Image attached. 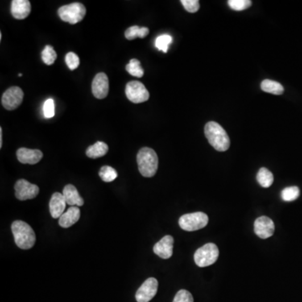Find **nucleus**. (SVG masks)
Returning a JSON list of instances; mask_svg holds the SVG:
<instances>
[{
  "mask_svg": "<svg viewBox=\"0 0 302 302\" xmlns=\"http://www.w3.org/2000/svg\"><path fill=\"white\" fill-rule=\"evenodd\" d=\"M80 216H81V212L78 207L76 206L70 207L68 210L64 212L59 218V225L64 229L70 228L76 224V222H78Z\"/></svg>",
  "mask_w": 302,
  "mask_h": 302,
  "instance_id": "17",
  "label": "nucleus"
},
{
  "mask_svg": "<svg viewBox=\"0 0 302 302\" xmlns=\"http://www.w3.org/2000/svg\"><path fill=\"white\" fill-rule=\"evenodd\" d=\"M229 7L235 11H242L251 7L252 2L250 0H229L228 1Z\"/></svg>",
  "mask_w": 302,
  "mask_h": 302,
  "instance_id": "28",
  "label": "nucleus"
},
{
  "mask_svg": "<svg viewBox=\"0 0 302 302\" xmlns=\"http://www.w3.org/2000/svg\"><path fill=\"white\" fill-rule=\"evenodd\" d=\"M261 89L264 92L274 95H281L284 92V88L279 83L266 79L261 83Z\"/></svg>",
  "mask_w": 302,
  "mask_h": 302,
  "instance_id": "20",
  "label": "nucleus"
},
{
  "mask_svg": "<svg viewBox=\"0 0 302 302\" xmlns=\"http://www.w3.org/2000/svg\"><path fill=\"white\" fill-rule=\"evenodd\" d=\"M3 145V129L0 128V148L2 147Z\"/></svg>",
  "mask_w": 302,
  "mask_h": 302,
  "instance_id": "33",
  "label": "nucleus"
},
{
  "mask_svg": "<svg viewBox=\"0 0 302 302\" xmlns=\"http://www.w3.org/2000/svg\"><path fill=\"white\" fill-rule=\"evenodd\" d=\"M24 99V92L18 87H11L4 92L1 103L5 109L12 111L21 106Z\"/></svg>",
  "mask_w": 302,
  "mask_h": 302,
  "instance_id": "8",
  "label": "nucleus"
},
{
  "mask_svg": "<svg viewBox=\"0 0 302 302\" xmlns=\"http://www.w3.org/2000/svg\"><path fill=\"white\" fill-rule=\"evenodd\" d=\"M11 229L14 242L19 249H31L35 245L36 239L35 232L26 222L14 221L12 224Z\"/></svg>",
  "mask_w": 302,
  "mask_h": 302,
  "instance_id": "2",
  "label": "nucleus"
},
{
  "mask_svg": "<svg viewBox=\"0 0 302 302\" xmlns=\"http://www.w3.org/2000/svg\"><path fill=\"white\" fill-rule=\"evenodd\" d=\"M205 135L208 142L215 150L224 152L229 150L230 139L227 132L216 122H208L205 125Z\"/></svg>",
  "mask_w": 302,
  "mask_h": 302,
  "instance_id": "1",
  "label": "nucleus"
},
{
  "mask_svg": "<svg viewBox=\"0 0 302 302\" xmlns=\"http://www.w3.org/2000/svg\"><path fill=\"white\" fill-rule=\"evenodd\" d=\"M0 39H2V33H0Z\"/></svg>",
  "mask_w": 302,
  "mask_h": 302,
  "instance_id": "34",
  "label": "nucleus"
},
{
  "mask_svg": "<svg viewBox=\"0 0 302 302\" xmlns=\"http://www.w3.org/2000/svg\"><path fill=\"white\" fill-rule=\"evenodd\" d=\"M174 238L172 236L166 235L155 244L153 251L159 258L168 259L173 254Z\"/></svg>",
  "mask_w": 302,
  "mask_h": 302,
  "instance_id": "13",
  "label": "nucleus"
},
{
  "mask_svg": "<svg viewBox=\"0 0 302 302\" xmlns=\"http://www.w3.org/2000/svg\"><path fill=\"white\" fill-rule=\"evenodd\" d=\"M125 94L128 99L134 104L145 103L150 98V93L145 85L138 81H131L127 83L125 88Z\"/></svg>",
  "mask_w": 302,
  "mask_h": 302,
  "instance_id": "7",
  "label": "nucleus"
},
{
  "mask_svg": "<svg viewBox=\"0 0 302 302\" xmlns=\"http://www.w3.org/2000/svg\"><path fill=\"white\" fill-rule=\"evenodd\" d=\"M57 55L54 50L53 46L47 45V46L43 49V51L42 52V58L43 63L47 66H51L55 63V61L56 60Z\"/></svg>",
  "mask_w": 302,
  "mask_h": 302,
  "instance_id": "25",
  "label": "nucleus"
},
{
  "mask_svg": "<svg viewBox=\"0 0 302 302\" xmlns=\"http://www.w3.org/2000/svg\"><path fill=\"white\" fill-rule=\"evenodd\" d=\"M126 71L131 76L135 77H142L144 76V69L141 67L140 62L137 59H131L129 64L126 66Z\"/></svg>",
  "mask_w": 302,
  "mask_h": 302,
  "instance_id": "24",
  "label": "nucleus"
},
{
  "mask_svg": "<svg viewBox=\"0 0 302 302\" xmlns=\"http://www.w3.org/2000/svg\"><path fill=\"white\" fill-rule=\"evenodd\" d=\"M208 216L203 212L183 215L179 219L180 229L187 232H193L205 228L208 224Z\"/></svg>",
  "mask_w": 302,
  "mask_h": 302,
  "instance_id": "6",
  "label": "nucleus"
},
{
  "mask_svg": "<svg viewBox=\"0 0 302 302\" xmlns=\"http://www.w3.org/2000/svg\"><path fill=\"white\" fill-rule=\"evenodd\" d=\"M257 182L261 187L268 188L274 183V175L267 168L262 167L257 174Z\"/></svg>",
  "mask_w": 302,
  "mask_h": 302,
  "instance_id": "21",
  "label": "nucleus"
},
{
  "mask_svg": "<svg viewBox=\"0 0 302 302\" xmlns=\"http://www.w3.org/2000/svg\"><path fill=\"white\" fill-rule=\"evenodd\" d=\"M137 163L141 175L145 177H152L158 170L159 159L155 150L144 147L138 152Z\"/></svg>",
  "mask_w": 302,
  "mask_h": 302,
  "instance_id": "3",
  "label": "nucleus"
},
{
  "mask_svg": "<svg viewBox=\"0 0 302 302\" xmlns=\"http://www.w3.org/2000/svg\"><path fill=\"white\" fill-rule=\"evenodd\" d=\"M109 151V146L102 141H97V143L89 146L86 150V155L92 159H97L104 156Z\"/></svg>",
  "mask_w": 302,
  "mask_h": 302,
  "instance_id": "19",
  "label": "nucleus"
},
{
  "mask_svg": "<svg viewBox=\"0 0 302 302\" xmlns=\"http://www.w3.org/2000/svg\"><path fill=\"white\" fill-rule=\"evenodd\" d=\"M158 291V281L155 278H149L137 291L135 298L138 302H149L152 300Z\"/></svg>",
  "mask_w": 302,
  "mask_h": 302,
  "instance_id": "10",
  "label": "nucleus"
},
{
  "mask_svg": "<svg viewBox=\"0 0 302 302\" xmlns=\"http://www.w3.org/2000/svg\"><path fill=\"white\" fill-rule=\"evenodd\" d=\"M18 162L23 164L35 165L41 162L43 153L39 150H30L27 148H21L17 150Z\"/></svg>",
  "mask_w": 302,
  "mask_h": 302,
  "instance_id": "14",
  "label": "nucleus"
},
{
  "mask_svg": "<svg viewBox=\"0 0 302 302\" xmlns=\"http://www.w3.org/2000/svg\"><path fill=\"white\" fill-rule=\"evenodd\" d=\"M150 33V30L147 27H138V26H131L128 28L125 31V37L129 41L136 39V38H145Z\"/></svg>",
  "mask_w": 302,
  "mask_h": 302,
  "instance_id": "22",
  "label": "nucleus"
},
{
  "mask_svg": "<svg viewBox=\"0 0 302 302\" xmlns=\"http://www.w3.org/2000/svg\"><path fill=\"white\" fill-rule=\"evenodd\" d=\"M14 190H15V196L19 201L34 199L36 197L39 192L38 186L29 183L25 179L17 180L14 186Z\"/></svg>",
  "mask_w": 302,
  "mask_h": 302,
  "instance_id": "9",
  "label": "nucleus"
},
{
  "mask_svg": "<svg viewBox=\"0 0 302 302\" xmlns=\"http://www.w3.org/2000/svg\"><path fill=\"white\" fill-rule=\"evenodd\" d=\"M219 256V250L217 245L209 243L199 248L194 254V261L199 267H208L217 260Z\"/></svg>",
  "mask_w": 302,
  "mask_h": 302,
  "instance_id": "4",
  "label": "nucleus"
},
{
  "mask_svg": "<svg viewBox=\"0 0 302 302\" xmlns=\"http://www.w3.org/2000/svg\"><path fill=\"white\" fill-rule=\"evenodd\" d=\"M285 202H293L300 196V189L297 187H289L285 188L280 194Z\"/></svg>",
  "mask_w": 302,
  "mask_h": 302,
  "instance_id": "26",
  "label": "nucleus"
},
{
  "mask_svg": "<svg viewBox=\"0 0 302 302\" xmlns=\"http://www.w3.org/2000/svg\"><path fill=\"white\" fill-rule=\"evenodd\" d=\"M99 176L105 183H111L118 177V172L111 166H104L100 169Z\"/></svg>",
  "mask_w": 302,
  "mask_h": 302,
  "instance_id": "23",
  "label": "nucleus"
},
{
  "mask_svg": "<svg viewBox=\"0 0 302 302\" xmlns=\"http://www.w3.org/2000/svg\"><path fill=\"white\" fill-rule=\"evenodd\" d=\"M172 42H173V39L171 35H159L155 39V47L159 51H162L166 53L168 51L169 46L172 43Z\"/></svg>",
  "mask_w": 302,
  "mask_h": 302,
  "instance_id": "27",
  "label": "nucleus"
},
{
  "mask_svg": "<svg viewBox=\"0 0 302 302\" xmlns=\"http://www.w3.org/2000/svg\"><path fill=\"white\" fill-rule=\"evenodd\" d=\"M86 13L85 6L81 3H72L58 9V15L61 19L71 25H75L83 21Z\"/></svg>",
  "mask_w": 302,
  "mask_h": 302,
  "instance_id": "5",
  "label": "nucleus"
},
{
  "mask_svg": "<svg viewBox=\"0 0 302 302\" xmlns=\"http://www.w3.org/2000/svg\"><path fill=\"white\" fill-rule=\"evenodd\" d=\"M254 233L262 239L270 238L275 233V224L270 217L263 216L254 222Z\"/></svg>",
  "mask_w": 302,
  "mask_h": 302,
  "instance_id": "12",
  "label": "nucleus"
},
{
  "mask_svg": "<svg viewBox=\"0 0 302 302\" xmlns=\"http://www.w3.org/2000/svg\"><path fill=\"white\" fill-rule=\"evenodd\" d=\"M67 205V202H66L63 194L60 193V192H55L51 196L50 203H49L51 217L55 219L60 218L61 216L64 213Z\"/></svg>",
  "mask_w": 302,
  "mask_h": 302,
  "instance_id": "15",
  "label": "nucleus"
},
{
  "mask_svg": "<svg viewBox=\"0 0 302 302\" xmlns=\"http://www.w3.org/2000/svg\"><path fill=\"white\" fill-rule=\"evenodd\" d=\"M173 302H194L193 296L187 290H180L175 295Z\"/></svg>",
  "mask_w": 302,
  "mask_h": 302,
  "instance_id": "31",
  "label": "nucleus"
},
{
  "mask_svg": "<svg viewBox=\"0 0 302 302\" xmlns=\"http://www.w3.org/2000/svg\"><path fill=\"white\" fill-rule=\"evenodd\" d=\"M43 114L45 118H51L55 116V103L51 98L46 100L43 105Z\"/></svg>",
  "mask_w": 302,
  "mask_h": 302,
  "instance_id": "30",
  "label": "nucleus"
},
{
  "mask_svg": "<svg viewBox=\"0 0 302 302\" xmlns=\"http://www.w3.org/2000/svg\"><path fill=\"white\" fill-rule=\"evenodd\" d=\"M65 61H66V63H67L68 68L70 70H72V71L76 69L79 67V64H80L78 55L74 53V52H68L66 55Z\"/></svg>",
  "mask_w": 302,
  "mask_h": 302,
  "instance_id": "29",
  "label": "nucleus"
},
{
  "mask_svg": "<svg viewBox=\"0 0 302 302\" xmlns=\"http://www.w3.org/2000/svg\"><path fill=\"white\" fill-rule=\"evenodd\" d=\"M180 3L183 4L186 10L189 13H196L200 9V3L198 0H182Z\"/></svg>",
  "mask_w": 302,
  "mask_h": 302,
  "instance_id": "32",
  "label": "nucleus"
},
{
  "mask_svg": "<svg viewBox=\"0 0 302 302\" xmlns=\"http://www.w3.org/2000/svg\"><path fill=\"white\" fill-rule=\"evenodd\" d=\"M63 194L65 199H66L67 205L71 206V207H72V206L81 207L84 204V200L80 196L78 191H77L76 187H74L73 185H67L63 189Z\"/></svg>",
  "mask_w": 302,
  "mask_h": 302,
  "instance_id": "18",
  "label": "nucleus"
},
{
  "mask_svg": "<svg viewBox=\"0 0 302 302\" xmlns=\"http://www.w3.org/2000/svg\"><path fill=\"white\" fill-rule=\"evenodd\" d=\"M92 94L97 99H104L109 94V77L104 72L97 73L92 83Z\"/></svg>",
  "mask_w": 302,
  "mask_h": 302,
  "instance_id": "11",
  "label": "nucleus"
},
{
  "mask_svg": "<svg viewBox=\"0 0 302 302\" xmlns=\"http://www.w3.org/2000/svg\"><path fill=\"white\" fill-rule=\"evenodd\" d=\"M31 12V5L28 0H13L11 2V14L16 19H25Z\"/></svg>",
  "mask_w": 302,
  "mask_h": 302,
  "instance_id": "16",
  "label": "nucleus"
}]
</instances>
